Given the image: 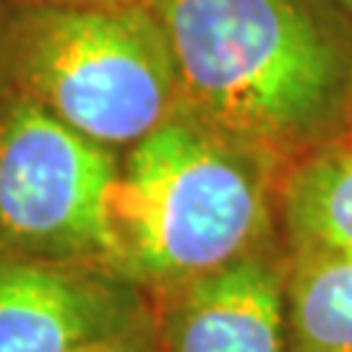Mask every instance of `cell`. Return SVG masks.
<instances>
[{
    "mask_svg": "<svg viewBox=\"0 0 352 352\" xmlns=\"http://www.w3.org/2000/svg\"><path fill=\"white\" fill-rule=\"evenodd\" d=\"M277 212L287 251L352 256V131L289 164Z\"/></svg>",
    "mask_w": 352,
    "mask_h": 352,
    "instance_id": "52a82bcc",
    "label": "cell"
},
{
    "mask_svg": "<svg viewBox=\"0 0 352 352\" xmlns=\"http://www.w3.org/2000/svg\"><path fill=\"white\" fill-rule=\"evenodd\" d=\"M340 3H342V8L350 13V19H352V0H340Z\"/></svg>",
    "mask_w": 352,
    "mask_h": 352,
    "instance_id": "8fae6325",
    "label": "cell"
},
{
    "mask_svg": "<svg viewBox=\"0 0 352 352\" xmlns=\"http://www.w3.org/2000/svg\"><path fill=\"white\" fill-rule=\"evenodd\" d=\"M279 177L264 157L177 113L120 157L113 272L154 298L277 243Z\"/></svg>",
    "mask_w": 352,
    "mask_h": 352,
    "instance_id": "7a4b0ae2",
    "label": "cell"
},
{
    "mask_svg": "<svg viewBox=\"0 0 352 352\" xmlns=\"http://www.w3.org/2000/svg\"><path fill=\"white\" fill-rule=\"evenodd\" d=\"M149 300L162 352H289L282 240Z\"/></svg>",
    "mask_w": 352,
    "mask_h": 352,
    "instance_id": "8992f818",
    "label": "cell"
},
{
    "mask_svg": "<svg viewBox=\"0 0 352 352\" xmlns=\"http://www.w3.org/2000/svg\"><path fill=\"white\" fill-rule=\"evenodd\" d=\"M151 314L107 266L0 258V352H76Z\"/></svg>",
    "mask_w": 352,
    "mask_h": 352,
    "instance_id": "5b68a950",
    "label": "cell"
},
{
    "mask_svg": "<svg viewBox=\"0 0 352 352\" xmlns=\"http://www.w3.org/2000/svg\"><path fill=\"white\" fill-rule=\"evenodd\" d=\"M289 352H352V256L287 251Z\"/></svg>",
    "mask_w": 352,
    "mask_h": 352,
    "instance_id": "ba28073f",
    "label": "cell"
},
{
    "mask_svg": "<svg viewBox=\"0 0 352 352\" xmlns=\"http://www.w3.org/2000/svg\"><path fill=\"white\" fill-rule=\"evenodd\" d=\"M42 3H63V6H146V0H42Z\"/></svg>",
    "mask_w": 352,
    "mask_h": 352,
    "instance_id": "30bf717a",
    "label": "cell"
},
{
    "mask_svg": "<svg viewBox=\"0 0 352 352\" xmlns=\"http://www.w3.org/2000/svg\"><path fill=\"white\" fill-rule=\"evenodd\" d=\"M118 151L21 94L0 97V258L113 269Z\"/></svg>",
    "mask_w": 352,
    "mask_h": 352,
    "instance_id": "277c9868",
    "label": "cell"
},
{
    "mask_svg": "<svg viewBox=\"0 0 352 352\" xmlns=\"http://www.w3.org/2000/svg\"><path fill=\"white\" fill-rule=\"evenodd\" d=\"M76 352H162L160 337H157V327H154V311L146 318H141L139 324L123 329L113 337L91 342V344Z\"/></svg>",
    "mask_w": 352,
    "mask_h": 352,
    "instance_id": "9c48e42d",
    "label": "cell"
},
{
    "mask_svg": "<svg viewBox=\"0 0 352 352\" xmlns=\"http://www.w3.org/2000/svg\"><path fill=\"white\" fill-rule=\"evenodd\" d=\"M0 74L13 94L113 151L180 113L173 58L146 6L21 0L0 24Z\"/></svg>",
    "mask_w": 352,
    "mask_h": 352,
    "instance_id": "3957f363",
    "label": "cell"
},
{
    "mask_svg": "<svg viewBox=\"0 0 352 352\" xmlns=\"http://www.w3.org/2000/svg\"><path fill=\"white\" fill-rule=\"evenodd\" d=\"M180 113L285 173L352 131V19L340 0H146Z\"/></svg>",
    "mask_w": 352,
    "mask_h": 352,
    "instance_id": "6da1fadb",
    "label": "cell"
}]
</instances>
